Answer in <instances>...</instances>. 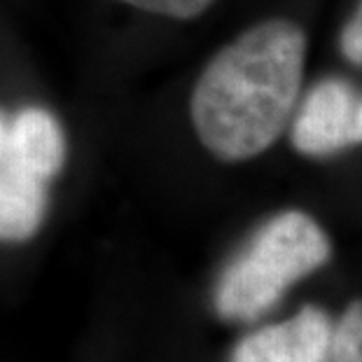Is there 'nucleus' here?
<instances>
[{"mask_svg":"<svg viewBox=\"0 0 362 362\" xmlns=\"http://www.w3.org/2000/svg\"><path fill=\"white\" fill-rule=\"evenodd\" d=\"M358 91L349 80H320L290 119L295 150L306 157H332L358 145Z\"/></svg>","mask_w":362,"mask_h":362,"instance_id":"obj_4","label":"nucleus"},{"mask_svg":"<svg viewBox=\"0 0 362 362\" xmlns=\"http://www.w3.org/2000/svg\"><path fill=\"white\" fill-rule=\"evenodd\" d=\"M332 320L320 306H304L290 320L267 325L243 337L229 362H329Z\"/></svg>","mask_w":362,"mask_h":362,"instance_id":"obj_5","label":"nucleus"},{"mask_svg":"<svg viewBox=\"0 0 362 362\" xmlns=\"http://www.w3.org/2000/svg\"><path fill=\"white\" fill-rule=\"evenodd\" d=\"M304 61V28L283 17L259 21L222 47L189 98L204 148L220 161H245L272 148L297 110Z\"/></svg>","mask_w":362,"mask_h":362,"instance_id":"obj_1","label":"nucleus"},{"mask_svg":"<svg viewBox=\"0 0 362 362\" xmlns=\"http://www.w3.org/2000/svg\"><path fill=\"white\" fill-rule=\"evenodd\" d=\"M329 257V236L311 215H274L225 267L215 285V311L225 320H255L281 302L290 285L318 272Z\"/></svg>","mask_w":362,"mask_h":362,"instance_id":"obj_2","label":"nucleus"},{"mask_svg":"<svg viewBox=\"0 0 362 362\" xmlns=\"http://www.w3.org/2000/svg\"><path fill=\"white\" fill-rule=\"evenodd\" d=\"M356 131H358V143H362V96L358 101V117H356Z\"/></svg>","mask_w":362,"mask_h":362,"instance_id":"obj_9","label":"nucleus"},{"mask_svg":"<svg viewBox=\"0 0 362 362\" xmlns=\"http://www.w3.org/2000/svg\"><path fill=\"white\" fill-rule=\"evenodd\" d=\"M339 45H341V54L353 66H362V0L358 3L353 17L346 21Z\"/></svg>","mask_w":362,"mask_h":362,"instance_id":"obj_8","label":"nucleus"},{"mask_svg":"<svg viewBox=\"0 0 362 362\" xmlns=\"http://www.w3.org/2000/svg\"><path fill=\"white\" fill-rule=\"evenodd\" d=\"M334 362H362V299L346 306L332 334Z\"/></svg>","mask_w":362,"mask_h":362,"instance_id":"obj_6","label":"nucleus"},{"mask_svg":"<svg viewBox=\"0 0 362 362\" xmlns=\"http://www.w3.org/2000/svg\"><path fill=\"white\" fill-rule=\"evenodd\" d=\"M52 180L26 152L12 117L0 107V241H28L37 234Z\"/></svg>","mask_w":362,"mask_h":362,"instance_id":"obj_3","label":"nucleus"},{"mask_svg":"<svg viewBox=\"0 0 362 362\" xmlns=\"http://www.w3.org/2000/svg\"><path fill=\"white\" fill-rule=\"evenodd\" d=\"M131 7H138L143 12L159 14V17H171V19H194L199 14H204L215 0H119Z\"/></svg>","mask_w":362,"mask_h":362,"instance_id":"obj_7","label":"nucleus"}]
</instances>
